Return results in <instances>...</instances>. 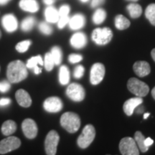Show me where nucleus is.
<instances>
[{"label": "nucleus", "instance_id": "1", "mask_svg": "<svg viewBox=\"0 0 155 155\" xmlns=\"http://www.w3.org/2000/svg\"><path fill=\"white\" fill-rule=\"evenodd\" d=\"M28 68L19 60L11 62L7 66V79L12 83H17L24 81L28 77Z\"/></svg>", "mask_w": 155, "mask_h": 155}, {"label": "nucleus", "instance_id": "2", "mask_svg": "<svg viewBox=\"0 0 155 155\" xmlns=\"http://www.w3.org/2000/svg\"><path fill=\"white\" fill-rule=\"evenodd\" d=\"M61 125L68 132L75 133L81 127V119L78 114L73 112H65L61 116Z\"/></svg>", "mask_w": 155, "mask_h": 155}, {"label": "nucleus", "instance_id": "3", "mask_svg": "<svg viewBox=\"0 0 155 155\" xmlns=\"http://www.w3.org/2000/svg\"><path fill=\"white\" fill-rule=\"evenodd\" d=\"M127 88L133 94L139 97H144L150 92L148 85L136 78H131L127 83Z\"/></svg>", "mask_w": 155, "mask_h": 155}, {"label": "nucleus", "instance_id": "4", "mask_svg": "<svg viewBox=\"0 0 155 155\" xmlns=\"http://www.w3.org/2000/svg\"><path fill=\"white\" fill-rule=\"evenodd\" d=\"M96 136V131L94 126L88 124L83 128L82 133L79 136L77 140V144L79 147L82 149H86L90 146V144L94 140Z\"/></svg>", "mask_w": 155, "mask_h": 155}, {"label": "nucleus", "instance_id": "5", "mask_svg": "<svg viewBox=\"0 0 155 155\" xmlns=\"http://www.w3.org/2000/svg\"><path fill=\"white\" fill-rule=\"evenodd\" d=\"M113 33L110 28H96L93 31L91 38L93 41L98 45H105L111 40Z\"/></svg>", "mask_w": 155, "mask_h": 155}, {"label": "nucleus", "instance_id": "6", "mask_svg": "<svg viewBox=\"0 0 155 155\" xmlns=\"http://www.w3.org/2000/svg\"><path fill=\"white\" fill-rule=\"evenodd\" d=\"M119 150L123 155H139V150L135 140L131 137L123 138L119 143Z\"/></svg>", "mask_w": 155, "mask_h": 155}, {"label": "nucleus", "instance_id": "7", "mask_svg": "<svg viewBox=\"0 0 155 155\" xmlns=\"http://www.w3.org/2000/svg\"><path fill=\"white\" fill-rule=\"evenodd\" d=\"M59 140L60 137L57 131L52 130L48 134L45 141V149L46 154L48 155H55L56 154Z\"/></svg>", "mask_w": 155, "mask_h": 155}, {"label": "nucleus", "instance_id": "8", "mask_svg": "<svg viewBox=\"0 0 155 155\" xmlns=\"http://www.w3.org/2000/svg\"><path fill=\"white\" fill-rule=\"evenodd\" d=\"M66 95L70 99L73 101L80 102L84 99L86 92L81 85L76 83H73L68 86Z\"/></svg>", "mask_w": 155, "mask_h": 155}, {"label": "nucleus", "instance_id": "9", "mask_svg": "<svg viewBox=\"0 0 155 155\" xmlns=\"http://www.w3.org/2000/svg\"><path fill=\"white\" fill-rule=\"evenodd\" d=\"M21 141L16 137H8L0 141V154H5L18 149Z\"/></svg>", "mask_w": 155, "mask_h": 155}, {"label": "nucleus", "instance_id": "10", "mask_svg": "<svg viewBox=\"0 0 155 155\" xmlns=\"http://www.w3.org/2000/svg\"><path fill=\"white\" fill-rule=\"evenodd\" d=\"M105 67L101 63H95L91 69L90 81L93 85H98L101 82L105 75Z\"/></svg>", "mask_w": 155, "mask_h": 155}, {"label": "nucleus", "instance_id": "11", "mask_svg": "<svg viewBox=\"0 0 155 155\" xmlns=\"http://www.w3.org/2000/svg\"><path fill=\"white\" fill-rule=\"evenodd\" d=\"M44 109L49 113H57L61 111L63 107V102L58 97H49L43 103Z\"/></svg>", "mask_w": 155, "mask_h": 155}, {"label": "nucleus", "instance_id": "12", "mask_svg": "<svg viewBox=\"0 0 155 155\" xmlns=\"http://www.w3.org/2000/svg\"><path fill=\"white\" fill-rule=\"evenodd\" d=\"M22 129L25 136L28 139H33L38 135V126L35 121L31 119H26L23 121Z\"/></svg>", "mask_w": 155, "mask_h": 155}, {"label": "nucleus", "instance_id": "13", "mask_svg": "<svg viewBox=\"0 0 155 155\" xmlns=\"http://www.w3.org/2000/svg\"><path fill=\"white\" fill-rule=\"evenodd\" d=\"M2 25L7 32H14L18 28V21L16 17L12 14H7L2 19Z\"/></svg>", "mask_w": 155, "mask_h": 155}, {"label": "nucleus", "instance_id": "14", "mask_svg": "<svg viewBox=\"0 0 155 155\" xmlns=\"http://www.w3.org/2000/svg\"><path fill=\"white\" fill-rule=\"evenodd\" d=\"M143 99L141 98V97L139 96L126 101L123 106L124 111L127 116H131L134 114V111L136 110V108L141 105Z\"/></svg>", "mask_w": 155, "mask_h": 155}, {"label": "nucleus", "instance_id": "15", "mask_svg": "<svg viewBox=\"0 0 155 155\" xmlns=\"http://www.w3.org/2000/svg\"><path fill=\"white\" fill-rule=\"evenodd\" d=\"M15 98L18 104L24 108L30 107L32 104V98L26 91L24 89H19L15 94Z\"/></svg>", "mask_w": 155, "mask_h": 155}, {"label": "nucleus", "instance_id": "16", "mask_svg": "<svg viewBox=\"0 0 155 155\" xmlns=\"http://www.w3.org/2000/svg\"><path fill=\"white\" fill-rule=\"evenodd\" d=\"M70 42L73 48L75 49H81L86 45L87 37L83 32H76L71 37Z\"/></svg>", "mask_w": 155, "mask_h": 155}, {"label": "nucleus", "instance_id": "17", "mask_svg": "<svg viewBox=\"0 0 155 155\" xmlns=\"http://www.w3.org/2000/svg\"><path fill=\"white\" fill-rule=\"evenodd\" d=\"M133 69L136 74L139 77H145L151 72L150 64L146 61H137L134 64Z\"/></svg>", "mask_w": 155, "mask_h": 155}, {"label": "nucleus", "instance_id": "18", "mask_svg": "<svg viewBox=\"0 0 155 155\" xmlns=\"http://www.w3.org/2000/svg\"><path fill=\"white\" fill-rule=\"evenodd\" d=\"M86 24V18L82 14H76L70 18L68 25L73 30H78L83 28Z\"/></svg>", "mask_w": 155, "mask_h": 155}, {"label": "nucleus", "instance_id": "19", "mask_svg": "<svg viewBox=\"0 0 155 155\" xmlns=\"http://www.w3.org/2000/svg\"><path fill=\"white\" fill-rule=\"evenodd\" d=\"M44 62L42 57L40 55H37L32 57L30 59H29L27 62L26 67L28 68L33 69L35 74L38 75L42 73V68L38 66V65H43Z\"/></svg>", "mask_w": 155, "mask_h": 155}, {"label": "nucleus", "instance_id": "20", "mask_svg": "<svg viewBox=\"0 0 155 155\" xmlns=\"http://www.w3.org/2000/svg\"><path fill=\"white\" fill-rule=\"evenodd\" d=\"M19 6L22 10L35 13L39 10V4L37 0H20Z\"/></svg>", "mask_w": 155, "mask_h": 155}, {"label": "nucleus", "instance_id": "21", "mask_svg": "<svg viewBox=\"0 0 155 155\" xmlns=\"http://www.w3.org/2000/svg\"><path fill=\"white\" fill-rule=\"evenodd\" d=\"M45 17L48 22L56 23L59 19V12L53 6H48L45 10Z\"/></svg>", "mask_w": 155, "mask_h": 155}, {"label": "nucleus", "instance_id": "22", "mask_svg": "<svg viewBox=\"0 0 155 155\" xmlns=\"http://www.w3.org/2000/svg\"><path fill=\"white\" fill-rule=\"evenodd\" d=\"M17 130L16 123L12 120H7L2 126V133L5 136H9L14 134Z\"/></svg>", "mask_w": 155, "mask_h": 155}, {"label": "nucleus", "instance_id": "23", "mask_svg": "<svg viewBox=\"0 0 155 155\" xmlns=\"http://www.w3.org/2000/svg\"><path fill=\"white\" fill-rule=\"evenodd\" d=\"M127 9L129 12L130 17L133 19H137L141 15L142 8L138 4L131 3L127 7Z\"/></svg>", "mask_w": 155, "mask_h": 155}, {"label": "nucleus", "instance_id": "24", "mask_svg": "<svg viewBox=\"0 0 155 155\" xmlns=\"http://www.w3.org/2000/svg\"><path fill=\"white\" fill-rule=\"evenodd\" d=\"M115 26L119 30H126L130 26V21L123 15H119L115 18Z\"/></svg>", "mask_w": 155, "mask_h": 155}, {"label": "nucleus", "instance_id": "25", "mask_svg": "<svg viewBox=\"0 0 155 155\" xmlns=\"http://www.w3.org/2000/svg\"><path fill=\"white\" fill-rule=\"evenodd\" d=\"M59 81L63 86L67 85L70 81V71L66 65H62L59 71Z\"/></svg>", "mask_w": 155, "mask_h": 155}, {"label": "nucleus", "instance_id": "26", "mask_svg": "<svg viewBox=\"0 0 155 155\" xmlns=\"http://www.w3.org/2000/svg\"><path fill=\"white\" fill-rule=\"evenodd\" d=\"M36 24V19L34 17H28L21 23V29L24 32H30Z\"/></svg>", "mask_w": 155, "mask_h": 155}, {"label": "nucleus", "instance_id": "27", "mask_svg": "<svg viewBox=\"0 0 155 155\" xmlns=\"http://www.w3.org/2000/svg\"><path fill=\"white\" fill-rule=\"evenodd\" d=\"M134 140L137 143V147L139 148V150H141V152H146L148 150L149 147H146V145L144 144V140L145 138L144 135L142 134V133L141 131H137L134 134Z\"/></svg>", "mask_w": 155, "mask_h": 155}, {"label": "nucleus", "instance_id": "28", "mask_svg": "<svg viewBox=\"0 0 155 155\" xmlns=\"http://www.w3.org/2000/svg\"><path fill=\"white\" fill-rule=\"evenodd\" d=\"M106 18V12L104 9L99 8L95 11L93 15V22L96 25H100L104 22Z\"/></svg>", "mask_w": 155, "mask_h": 155}, {"label": "nucleus", "instance_id": "29", "mask_svg": "<svg viewBox=\"0 0 155 155\" xmlns=\"http://www.w3.org/2000/svg\"><path fill=\"white\" fill-rule=\"evenodd\" d=\"M50 53H51L52 57L53 58L55 65H59L61 63L62 59H63V53H62L61 48L58 47V46H55L51 49Z\"/></svg>", "mask_w": 155, "mask_h": 155}, {"label": "nucleus", "instance_id": "30", "mask_svg": "<svg viewBox=\"0 0 155 155\" xmlns=\"http://www.w3.org/2000/svg\"><path fill=\"white\" fill-rule=\"evenodd\" d=\"M145 16L151 24L155 26V4H151L147 7Z\"/></svg>", "mask_w": 155, "mask_h": 155}, {"label": "nucleus", "instance_id": "31", "mask_svg": "<svg viewBox=\"0 0 155 155\" xmlns=\"http://www.w3.org/2000/svg\"><path fill=\"white\" fill-rule=\"evenodd\" d=\"M46 71H51L53 69L54 65H55V63H54L53 58L52 57V55L50 53H48L45 55V60L43 61Z\"/></svg>", "mask_w": 155, "mask_h": 155}, {"label": "nucleus", "instance_id": "32", "mask_svg": "<svg viewBox=\"0 0 155 155\" xmlns=\"http://www.w3.org/2000/svg\"><path fill=\"white\" fill-rule=\"evenodd\" d=\"M31 43L32 42L30 40H24V41L19 42L16 45V50L20 53H25L29 49Z\"/></svg>", "mask_w": 155, "mask_h": 155}, {"label": "nucleus", "instance_id": "33", "mask_svg": "<svg viewBox=\"0 0 155 155\" xmlns=\"http://www.w3.org/2000/svg\"><path fill=\"white\" fill-rule=\"evenodd\" d=\"M39 30L42 34L46 35H50L53 32V28L50 25L48 24V22H42L39 24L38 26Z\"/></svg>", "mask_w": 155, "mask_h": 155}, {"label": "nucleus", "instance_id": "34", "mask_svg": "<svg viewBox=\"0 0 155 155\" xmlns=\"http://www.w3.org/2000/svg\"><path fill=\"white\" fill-rule=\"evenodd\" d=\"M70 20V17L68 16L59 17V19L58 21V27L59 29H63L66 26V25L68 24Z\"/></svg>", "mask_w": 155, "mask_h": 155}, {"label": "nucleus", "instance_id": "35", "mask_svg": "<svg viewBox=\"0 0 155 155\" xmlns=\"http://www.w3.org/2000/svg\"><path fill=\"white\" fill-rule=\"evenodd\" d=\"M84 72H85V68L83 65H79L78 66L75 67V68L74 70V73H73V75L75 78H81L84 75Z\"/></svg>", "mask_w": 155, "mask_h": 155}, {"label": "nucleus", "instance_id": "36", "mask_svg": "<svg viewBox=\"0 0 155 155\" xmlns=\"http://www.w3.org/2000/svg\"><path fill=\"white\" fill-rule=\"evenodd\" d=\"M9 81H3L0 82V92L5 93L8 92L9 89L11 88V84Z\"/></svg>", "mask_w": 155, "mask_h": 155}, {"label": "nucleus", "instance_id": "37", "mask_svg": "<svg viewBox=\"0 0 155 155\" xmlns=\"http://www.w3.org/2000/svg\"><path fill=\"white\" fill-rule=\"evenodd\" d=\"M83 60V56L79 54H71L68 57V61L71 63L75 64L79 63Z\"/></svg>", "mask_w": 155, "mask_h": 155}, {"label": "nucleus", "instance_id": "38", "mask_svg": "<svg viewBox=\"0 0 155 155\" xmlns=\"http://www.w3.org/2000/svg\"><path fill=\"white\" fill-rule=\"evenodd\" d=\"M70 10H71V8H70L69 5H64L61 6V8L58 10V12H59V17H63V16H68L69 15Z\"/></svg>", "mask_w": 155, "mask_h": 155}, {"label": "nucleus", "instance_id": "39", "mask_svg": "<svg viewBox=\"0 0 155 155\" xmlns=\"http://www.w3.org/2000/svg\"><path fill=\"white\" fill-rule=\"evenodd\" d=\"M11 104V100L8 98H0V107H7Z\"/></svg>", "mask_w": 155, "mask_h": 155}, {"label": "nucleus", "instance_id": "40", "mask_svg": "<svg viewBox=\"0 0 155 155\" xmlns=\"http://www.w3.org/2000/svg\"><path fill=\"white\" fill-rule=\"evenodd\" d=\"M105 0H92L91 4V7L92 8H96L98 6L103 5L104 3Z\"/></svg>", "mask_w": 155, "mask_h": 155}, {"label": "nucleus", "instance_id": "41", "mask_svg": "<svg viewBox=\"0 0 155 155\" xmlns=\"http://www.w3.org/2000/svg\"><path fill=\"white\" fill-rule=\"evenodd\" d=\"M153 143H154V140H153L152 139H151L150 137H148V138L145 139L144 144H145V145H146V147H150L151 145L153 144Z\"/></svg>", "mask_w": 155, "mask_h": 155}, {"label": "nucleus", "instance_id": "42", "mask_svg": "<svg viewBox=\"0 0 155 155\" xmlns=\"http://www.w3.org/2000/svg\"><path fill=\"white\" fill-rule=\"evenodd\" d=\"M42 1H43L44 4H45L46 5L50 6V5H53L54 2H55V0H42Z\"/></svg>", "mask_w": 155, "mask_h": 155}, {"label": "nucleus", "instance_id": "43", "mask_svg": "<svg viewBox=\"0 0 155 155\" xmlns=\"http://www.w3.org/2000/svg\"><path fill=\"white\" fill-rule=\"evenodd\" d=\"M136 109H137V113L138 114H141L142 112H144V108H143V106H140V105L137 106V107L136 108Z\"/></svg>", "mask_w": 155, "mask_h": 155}, {"label": "nucleus", "instance_id": "44", "mask_svg": "<svg viewBox=\"0 0 155 155\" xmlns=\"http://www.w3.org/2000/svg\"><path fill=\"white\" fill-rule=\"evenodd\" d=\"M11 0H0V5H5L9 3Z\"/></svg>", "mask_w": 155, "mask_h": 155}, {"label": "nucleus", "instance_id": "45", "mask_svg": "<svg viewBox=\"0 0 155 155\" xmlns=\"http://www.w3.org/2000/svg\"><path fill=\"white\" fill-rule=\"evenodd\" d=\"M151 55H152V58L155 62V48H154V49L152 50V52H151Z\"/></svg>", "mask_w": 155, "mask_h": 155}, {"label": "nucleus", "instance_id": "46", "mask_svg": "<svg viewBox=\"0 0 155 155\" xmlns=\"http://www.w3.org/2000/svg\"><path fill=\"white\" fill-rule=\"evenodd\" d=\"M152 96L153 97V98L155 100V86L154 87V88H153L152 91Z\"/></svg>", "mask_w": 155, "mask_h": 155}, {"label": "nucleus", "instance_id": "47", "mask_svg": "<svg viewBox=\"0 0 155 155\" xmlns=\"http://www.w3.org/2000/svg\"><path fill=\"white\" fill-rule=\"evenodd\" d=\"M150 113H145V114H144V119H147V118H148L149 116H150Z\"/></svg>", "mask_w": 155, "mask_h": 155}, {"label": "nucleus", "instance_id": "48", "mask_svg": "<svg viewBox=\"0 0 155 155\" xmlns=\"http://www.w3.org/2000/svg\"><path fill=\"white\" fill-rule=\"evenodd\" d=\"M81 2H88L89 1V0H81Z\"/></svg>", "mask_w": 155, "mask_h": 155}, {"label": "nucleus", "instance_id": "49", "mask_svg": "<svg viewBox=\"0 0 155 155\" xmlns=\"http://www.w3.org/2000/svg\"><path fill=\"white\" fill-rule=\"evenodd\" d=\"M127 1H131V2H137L139 0H127Z\"/></svg>", "mask_w": 155, "mask_h": 155}, {"label": "nucleus", "instance_id": "50", "mask_svg": "<svg viewBox=\"0 0 155 155\" xmlns=\"http://www.w3.org/2000/svg\"><path fill=\"white\" fill-rule=\"evenodd\" d=\"M1 37H2V32L1 31H0V38H1Z\"/></svg>", "mask_w": 155, "mask_h": 155}]
</instances>
